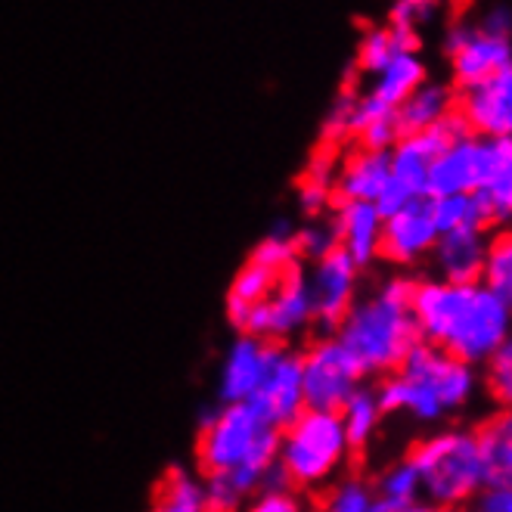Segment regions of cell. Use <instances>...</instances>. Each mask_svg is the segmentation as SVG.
Wrapping results in <instances>:
<instances>
[{
    "label": "cell",
    "instance_id": "1",
    "mask_svg": "<svg viewBox=\"0 0 512 512\" xmlns=\"http://www.w3.org/2000/svg\"><path fill=\"white\" fill-rule=\"evenodd\" d=\"M410 317L419 342L478 370L509 342L512 301L494 295L481 283L457 286L429 277L413 283Z\"/></svg>",
    "mask_w": 512,
    "mask_h": 512
},
{
    "label": "cell",
    "instance_id": "2",
    "mask_svg": "<svg viewBox=\"0 0 512 512\" xmlns=\"http://www.w3.org/2000/svg\"><path fill=\"white\" fill-rule=\"evenodd\" d=\"M481 388L475 367L426 342H416L404 364L373 388L382 413H404L413 423H441L447 413L469 407Z\"/></svg>",
    "mask_w": 512,
    "mask_h": 512
},
{
    "label": "cell",
    "instance_id": "3",
    "mask_svg": "<svg viewBox=\"0 0 512 512\" xmlns=\"http://www.w3.org/2000/svg\"><path fill=\"white\" fill-rule=\"evenodd\" d=\"M413 283L416 280L404 274L388 277L379 283L376 292H370L367 298H357L351 311L339 320L333 336L354 357L364 379L395 373L404 364L410 348L419 342L410 317Z\"/></svg>",
    "mask_w": 512,
    "mask_h": 512
},
{
    "label": "cell",
    "instance_id": "4",
    "mask_svg": "<svg viewBox=\"0 0 512 512\" xmlns=\"http://www.w3.org/2000/svg\"><path fill=\"white\" fill-rule=\"evenodd\" d=\"M351 444L342 432L339 413L301 410L289 426L280 429L277 466L289 488L320 491L333 485L351 460Z\"/></svg>",
    "mask_w": 512,
    "mask_h": 512
},
{
    "label": "cell",
    "instance_id": "5",
    "mask_svg": "<svg viewBox=\"0 0 512 512\" xmlns=\"http://www.w3.org/2000/svg\"><path fill=\"white\" fill-rule=\"evenodd\" d=\"M419 475L426 503L441 512H460L485 485L472 429H444L419 441L407 457Z\"/></svg>",
    "mask_w": 512,
    "mask_h": 512
},
{
    "label": "cell",
    "instance_id": "6",
    "mask_svg": "<svg viewBox=\"0 0 512 512\" xmlns=\"http://www.w3.org/2000/svg\"><path fill=\"white\" fill-rule=\"evenodd\" d=\"M503 171H512V137L481 140V137H460L447 143L435 156L429 168L426 196H469Z\"/></svg>",
    "mask_w": 512,
    "mask_h": 512
},
{
    "label": "cell",
    "instance_id": "7",
    "mask_svg": "<svg viewBox=\"0 0 512 512\" xmlns=\"http://www.w3.org/2000/svg\"><path fill=\"white\" fill-rule=\"evenodd\" d=\"M199 426L202 435H199L196 457L208 475L230 472L249 463L258 444L267 438V432H274L249 404H221L215 410H208L199 419Z\"/></svg>",
    "mask_w": 512,
    "mask_h": 512
},
{
    "label": "cell",
    "instance_id": "8",
    "mask_svg": "<svg viewBox=\"0 0 512 512\" xmlns=\"http://www.w3.org/2000/svg\"><path fill=\"white\" fill-rule=\"evenodd\" d=\"M364 385V373L354 364L345 345L329 333L314 339L301 351V391H305V410L339 413L345 401Z\"/></svg>",
    "mask_w": 512,
    "mask_h": 512
},
{
    "label": "cell",
    "instance_id": "9",
    "mask_svg": "<svg viewBox=\"0 0 512 512\" xmlns=\"http://www.w3.org/2000/svg\"><path fill=\"white\" fill-rule=\"evenodd\" d=\"M444 50L450 53V72H454L457 87L488 81L512 69V41L478 32L475 22L466 16L447 25Z\"/></svg>",
    "mask_w": 512,
    "mask_h": 512
},
{
    "label": "cell",
    "instance_id": "10",
    "mask_svg": "<svg viewBox=\"0 0 512 512\" xmlns=\"http://www.w3.org/2000/svg\"><path fill=\"white\" fill-rule=\"evenodd\" d=\"M466 134H469V128L463 125V118L457 112H450L444 122H438L432 131L401 137L395 146L388 149V174H391V180H395L398 187H404L413 199L426 196L429 168H432L435 156L447 143H454V140H460Z\"/></svg>",
    "mask_w": 512,
    "mask_h": 512
},
{
    "label": "cell",
    "instance_id": "11",
    "mask_svg": "<svg viewBox=\"0 0 512 512\" xmlns=\"http://www.w3.org/2000/svg\"><path fill=\"white\" fill-rule=\"evenodd\" d=\"M305 286L314 323H320L323 329H336L360 298V267L336 249L333 255L305 264Z\"/></svg>",
    "mask_w": 512,
    "mask_h": 512
},
{
    "label": "cell",
    "instance_id": "12",
    "mask_svg": "<svg viewBox=\"0 0 512 512\" xmlns=\"http://www.w3.org/2000/svg\"><path fill=\"white\" fill-rule=\"evenodd\" d=\"M249 407L264 419L270 429H283L305 410V391H301V351L277 345L270 367L252 395Z\"/></svg>",
    "mask_w": 512,
    "mask_h": 512
},
{
    "label": "cell",
    "instance_id": "13",
    "mask_svg": "<svg viewBox=\"0 0 512 512\" xmlns=\"http://www.w3.org/2000/svg\"><path fill=\"white\" fill-rule=\"evenodd\" d=\"M435 221H432V202L429 196L410 199L398 215L382 221V243H379V258L398 267H410L426 261L435 249Z\"/></svg>",
    "mask_w": 512,
    "mask_h": 512
},
{
    "label": "cell",
    "instance_id": "14",
    "mask_svg": "<svg viewBox=\"0 0 512 512\" xmlns=\"http://www.w3.org/2000/svg\"><path fill=\"white\" fill-rule=\"evenodd\" d=\"M457 115L469 128L472 137L497 140L512 134V69L460 87L457 94Z\"/></svg>",
    "mask_w": 512,
    "mask_h": 512
},
{
    "label": "cell",
    "instance_id": "15",
    "mask_svg": "<svg viewBox=\"0 0 512 512\" xmlns=\"http://www.w3.org/2000/svg\"><path fill=\"white\" fill-rule=\"evenodd\" d=\"M311 323H314V311L305 286V264L295 261L292 267L283 270L277 289L264 301V339L283 345L295 336H305Z\"/></svg>",
    "mask_w": 512,
    "mask_h": 512
},
{
    "label": "cell",
    "instance_id": "16",
    "mask_svg": "<svg viewBox=\"0 0 512 512\" xmlns=\"http://www.w3.org/2000/svg\"><path fill=\"white\" fill-rule=\"evenodd\" d=\"M274 351H277V345L267 339L236 336L224 351L221 373H218L221 404H249L270 367Z\"/></svg>",
    "mask_w": 512,
    "mask_h": 512
},
{
    "label": "cell",
    "instance_id": "17",
    "mask_svg": "<svg viewBox=\"0 0 512 512\" xmlns=\"http://www.w3.org/2000/svg\"><path fill=\"white\" fill-rule=\"evenodd\" d=\"M488 243H491V230L463 227V230L438 233L435 249L429 255L435 267V280L457 283V286L478 283L488 255Z\"/></svg>",
    "mask_w": 512,
    "mask_h": 512
},
{
    "label": "cell",
    "instance_id": "18",
    "mask_svg": "<svg viewBox=\"0 0 512 512\" xmlns=\"http://www.w3.org/2000/svg\"><path fill=\"white\" fill-rule=\"evenodd\" d=\"M326 218L336 230V246L342 255H348L360 270L376 264L382 243V218L370 202H339Z\"/></svg>",
    "mask_w": 512,
    "mask_h": 512
},
{
    "label": "cell",
    "instance_id": "19",
    "mask_svg": "<svg viewBox=\"0 0 512 512\" xmlns=\"http://www.w3.org/2000/svg\"><path fill=\"white\" fill-rule=\"evenodd\" d=\"M388 153H373V149H351L348 156L339 159L333 196L339 202H370L379 196V190L388 184Z\"/></svg>",
    "mask_w": 512,
    "mask_h": 512
},
{
    "label": "cell",
    "instance_id": "20",
    "mask_svg": "<svg viewBox=\"0 0 512 512\" xmlns=\"http://www.w3.org/2000/svg\"><path fill=\"white\" fill-rule=\"evenodd\" d=\"M450 112H457V90L450 87L447 81H432L429 78L426 84H419L413 94L395 109V122H398L401 137L426 134L438 122H444Z\"/></svg>",
    "mask_w": 512,
    "mask_h": 512
},
{
    "label": "cell",
    "instance_id": "21",
    "mask_svg": "<svg viewBox=\"0 0 512 512\" xmlns=\"http://www.w3.org/2000/svg\"><path fill=\"white\" fill-rule=\"evenodd\" d=\"M426 81H429V72H426L423 56L419 53H395L373 78H367L364 94H370L376 103H382L385 109L395 112L413 94V90Z\"/></svg>",
    "mask_w": 512,
    "mask_h": 512
},
{
    "label": "cell",
    "instance_id": "22",
    "mask_svg": "<svg viewBox=\"0 0 512 512\" xmlns=\"http://www.w3.org/2000/svg\"><path fill=\"white\" fill-rule=\"evenodd\" d=\"M277 280L280 274L252 261H246L236 270V277L227 289V323L236 329V336H246L252 311L270 298V292L277 289Z\"/></svg>",
    "mask_w": 512,
    "mask_h": 512
},
{
    "label": "cell",
    "instance_id": "23",
    "mask_svg": "<svg viewBox=\"0 0 512 512\" xmlns=\"http://www.w3.org/2000/svg\"><path fill=\"white\" fill-rule=\"evenodd\" d=\"M478 460L485 485H512V416L500 410L485 426L475 429Z\"/></svg>",
    "mask_w": 512,
    "mask_h": 512
},
{
    "label": "cell",
    "instance_id": "24",
    "mask_svg": "<svg viewBox=\"0 0 512 512\" xmlns=\"http://www.w3.org/2000/svg\"><path fill=\"white\" fill-rule=\"evenodd\" d=\"M382 407L376 401V391L367 388V385H360L354 395L345 401V407L339 410V423H342V432L351 444V450H360V447H367L379 426H382Z\"/></svg>",
    "mask_w": 512,
    "mask_h": 512
},
{
    "label": "cell",
    "instance_id": "25",
    "mask_svg": "<svg viewBox=\"0 0 512 512\" xmlns=\"http://www.w3.org/2000/svg\"><path fill=\"white\" fill-rule=\"evenodd\" d=\"M373 494L385 512H401L413 503H423V485H419V475L407 457L379 472L373 481Z\"/></svg>",
    "mask_w": 512,
    "mask_h": 512
},
{
    "label": "cell",
    "instance_id": "26",
    "mask_svg": "<svg viewBox=\"0 0 512 512\" xmlns=\"http://www.w3.org/2000/svg\"><path fill=\"white\" fill-rule=\"evenodd\" d=\"M149 512H205V481L190 469H171Z\"/></svg>",
    "mask_w": 512,
    "mask_h": 512
},
{
    "label": "cell",
    "instance_id": "27",
    "mask_svg": "<svg viewBox=\"0 0 512 512\" xmlns=\"http://www.w3.org/2000/svg\"><path fill=\"white\" fill-rule=\"evenodd\" d=\"M432 202V221L438 233H450V230H463V227H475V230H491V221L485 215V208L478 205V196H438L429 199Z\"/></svg>",
    "mask_w": 512,
    "mask_h": 512
},
{
    "label": "cell",
    "instance_id": "28",
    "mask_svg": "<svg viewBox=\"0 0 512 512\" xmlns=\"http://www.w3.org/2000/svg\"><path fill=\"white\" fill-rule=\"evenodd\" d=\"M320 512H385L376 503L373 485L360 475L336 478L333 485H326L320 497Z\"/></svg>",
    "mask_w": 512,
    "mask_h": 512
},
{
    "label": "cell",
    "instance_id": "29",
    "mask_svg": "<svg viewBox=\"0 0 512 512\" xmlns=\"http://www.w3.org/2000/svg\"><path fill=\"white\" fill-rule=\"evenodd\" d=\"M485 289H491L494 295L512 301V239L509 233H491L488 243V255H485V267H481V280Z\"/></svg>",
    "mask_w": 512,
    "mask_h": 512
},
{
    "label": "cell",
    "instance_id": "30",
    "mask_svg": "<svg viewBox=\"0 0 512 512\" xmlns=\"http://www.w3.org/2000/svg\"><path fill=\"white\" fill-rule=\"evenodd\" d=\"M336 249H339L336 230L329 224V218H314L292 230V252L298 264H314L326 255H333Z\"/></svg>",
    "mask_w": 512,
    "mask_h": 512
},
{
    "label": "cell",
    "instance_id": "31",
    "mask_svg": "<svg viewBox=\"0 0 512 512\" xmlns=\"http://www.w3.org/2000/svg\"><path fill=\"white\" fill-rule=\"evenodd\" d=\"M292 224L289 221H277L270 227V233L261 239L252 252V264H261L267 270H274V274H283L286 267L295 264V252H292Z\"/></svg>",
    "mask_w": 512,
    "mask_h": 512
},
{
    "label": "cell",
    "instance_id": "32",
    "mask_svg": "<svg viewBox=\"0 0 512 512\" xmlns=\"http://www.w3.org/2000/svg\"><path fill=\"white\" fill-rule=\"evenodd\" d=\"M395 44H391V35L385 25H370L364 35H360L357 44V69L364 72V78H373L391 56H395Z\"/></svg>",
    "mask_w": 512,
    "mask_h": 512
},
{
    "label": "cell",
    "instance_id": "33",
    "mask_svg": "<svg viewBox=\"0 0 512 512\" xmlns=\"http://www.w3.org/2000/svg\"><path fill=\"white\" fill-rule=\"evenodd\" d=\"M354 94L357 90H342L336 100L329 103L323 118V146H339L348 137H354Z\"/></svg>",
    "mask_w": 512,
    "mask_h": 512
},
{
    "label": "cell",
    "instance_id": "34",
    "mask_svg": "<svg viewBox=\"0 0 512 512\" xmlns=\"http://www.w3.org/2000/svg\"><path fill=\"white\" fill-rule=\"evenodd\" d=\"M485 385L491 388V395L503 404L512 398V342H506L500 351H494L485 360Z\"/></svg>",
    "mask_w": 512,
    "mask_h": 512
},
{
    "label": "cell",
    "instance_id": "35",
    "mask_svg": "<svg viewBox=\"0 0 512 512\" xmlns=\"http://www.w3.org/2000/svg\"><path fill=\"white\" fill-rule=\"evenodd\" d=\"M441 7L435 0H398V4L388 7V25H401V28H423L435 22Z\"/></svg>",
    "mask_w": 512,
    "mask_h": 512
},
{
    "label": "cell",
    "instance_id": "36",
    "mask_svg": "<svg viewBox=\"0 0 512 512\" xmlns=\"http://www.w3.org/2000/svg\"><path fill=\"white\" fill-rule=\"evenodd\" d=\"M333 199H336L333 184H323V180H311V177L298 180V208L308 221L326 218V212L333 208Z\"/></svg>",
    "mask_w": 512,
    "mask_h": 512
},
{
    "label": "cell",
    "instance_id": "37",
    "mask_svg": "<svg viewBox=\"0 0 512 512\" xmlns=\"http://www.w3.org/2000/svg\"><path fill=\"white\" fill-rule=\"evenodd\" d=\"M354 137H357L360 149H373V153H388V149L401 140V131H398V122H395V112L376 118V122H370V125H364Z\"/></svg>",
    "mask_w": 512,
    "mask_h": 512
},
{
    "label": "cell",
    "instance_id": "38",
    "mask_svg": "<svg viewBox=\"0 0 512 512\" xmlns=\"http://www.w3.org/2000/svg\"><path fill=\"white\" fill-rule=\"evenodd\" d=\"M202 481H205V512H236L243 506V494L233 488V481L224 472H215Z\"/></svg>",
    "mask_w": 512,
    "mask_h": 512
},
{
    "label": "cell",
    "instance_id": "39",
    "mask_svg": "<svg viewBox=\"0 0 512 512\" xmlns=\"http://www.w3.org/2000/svg\"><path fill=\"white\" fill-rule=\"evenodd\" d=\"M246 512H308V503L295 488H270L258 491Z\"/></svg>",
    "mask_w": 512,
    "mask_h": 512
},
{
    "label": "cell",
    "instance_id": "40",
    "mask_svg": "<svg viewBox=\"0 0 512 512\" xmlns=\"http://www.w3.org/2000/svg\"><path fill=\"white\" fill-rule=\"evenodd\" d=\"M460 512H512V485H481Z\"/></svg>",
    "mask_w": 512,
    "mask_h": 512
},
{
    "label": "cell",
    "instance_id": "41",
    "mask_svg": "<svg viewBox=\"0 0 512 512\" xmlns=\"http://www.w3.org/2000/svg\"><path fill=\"white\" fill-rule=\"evenodd\" d=\"M472 22H475L478 32L494 35V38H509L512 35V10H509V4H491V7L481 10Z\"/></svg>",
    "mask_w": 512,
    "mask_h": 512
},
{
    "label": "cell",
    "instance_id": "42",
    "mask_svg": "<svg viewBox=\"0 0 512 512\" xmlns=\"http://www.w3.org/2000/svg\"><path fill=\"white\" fill-rule=\"evenodd\" d=\"M410 199H413V196H410L404 187H398L395 180H388V184L379 190V196L373 199V208H376V215L385 221V218H391V215H398Z\"/></svg>",
    "mask_w": 512,
    "mask_h": 512
},
{
    "label": "cell",
    "instance_id": "43",
    "mask_svg": "<svg viewBox=\"0 0 512 512\" xmlns=\"http://www.w3.org/2000/svg\"><path fill=\"white\" fill-rule=\"evenodd\" d=\"M401 512H441V509H435V506H429V503H413V506H407V509H401Z\"/></svg>",
    "mask_w": 512,
    "mask_h": 512
}]
</instances>
